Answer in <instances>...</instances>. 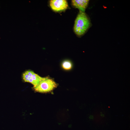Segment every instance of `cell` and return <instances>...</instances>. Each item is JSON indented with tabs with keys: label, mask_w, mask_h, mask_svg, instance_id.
<instances>
[{
	"label": "cell",
	"mask_w": 130,
	"mask_h": 130,
	"mask_svg": "<svg viewBox=\"0 0 130 130\" xmlns=\"http://www.w3.org/2000/svg\"><path fill=\"white\" fill-rule=\"evenodd\" d=\"M50 5L52 9L56 12L65 10L68 6L67 1L65 0H50Z\"/></svg>",
	"instance_id": "cell-4"
},
{
	"label": "cell",
	"mask_w": 130,
	"mask_h": 130,
	"mask_svg": "<svg viewBox=\"0 0 130 130\" xmlns=\"http://www.w3.org/2000/svg\"><path fill=\"white\" fill-rule=\"evenodd\" d=\"M89 0H72V5L79 11L84 12L87 7Z\"/></svg>",
	"instance_id": "cell-5"
},
{
	"label": "cell",
	"mask_w": 130,
	"mask_h": 130,
	"mask_svg": "<svg viewBox=\"0 0 130 130\" xmlns=\"http://www.w3.org/2000/svg\"><path fill=\"white\" fill-rule=\"evenodd\" d=\"M56 83L52 79L48 77L43 78L38 85L34 87L36 91L46 92L50 91L57 86Z\"/></svg>",
	"instance_id": "cell-2"
},
{
	"label": "cell",
	"mask_w": 130,
	"mask_h": 130,
	"mask_svg": "<svg viewBox=\"0 0 130 130\" xmlns=\"http://www.w3.org/2000/svg\"><path fill=\"white\" fill-rule=\"evenodd\" d=\"M22 77L25 82L31 83L33 85L34 87L37 85L43 78L31 71H27L25 72L23 74Z\"/></svg>",
	"instance_id": "cell-3"
},
{
	"label": "cell",
	"mask_w": 130,
	"mask_h": 130,
	"mask_svg": "<svg viewBox=\"0 0 130 130\" xmlns=\"http://www.w3.org/2000/svg\"><path fill=\"white\" fill-rule=\"evenodd\" d=\"M90 25V20L86 14L79 11L75 21L73 29L75 33L78 36L83 35Z\"/></svg>",
	"instance_id": "cell-1"
},
{
	"label": "cell",
	"mask_w": 130,
	"mask_h": 130,
	"mask_svg": "<svg viewBox=\"0 0 130 130\" xmlns=\"http://www.w3.org/2000/svg\"><path fill=\"white\" fill-rule=\"evenodd\" d=\"M63 68L65 70H68L70 69L72 67V65L71 62L68 60L64 61L62 64Z\"/></svg>",
	"instance_id": "cell-6"
}]
</instances>
